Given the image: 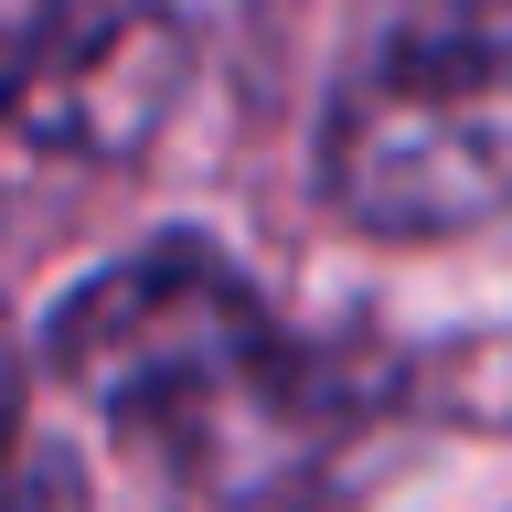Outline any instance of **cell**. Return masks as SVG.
I'll use <instances>...</instances> for the list:
<instances>
[{
    "label": "cell",
    "mask_w": 512,
    "mask_h": 512,
    "mask_svg": "<svg viewBox=\"0 0 512 512\" xmlns=\"http://www.w3.org/2000/svg\"><path fill=\"white\" fill-rule=\"evenodd\" d=\"M43 11L54 0H0V107H11V75L32 64V43H43Z\"/></svg>",
    "instance_id": "3957f363"
},
{
    "label": "cell",
    "mask_w": 512,
    "mask_h": 512,
    "mask_svg": "<svg viewBox=\"0 0 512 512\" xmlns=\"http://www.w3.org/2000/svg\"><path fill=\"white\" fill-rule=\"evenodd\" d=\"M0 470H11V352H0Z\"/></svg>",
    "instance_id": "277c9868"
},
{
    "label": "cell",
    "mask_w": 512,
    "mask_h": 512,
    "mask_svg": "<svg viewBox=\"0 0 512 512\" xmlns=\"http://www.w3.org/2000/svg\"><path fill=\"white\" fill-rule=\"evenodd\" d=\"M342 224L427 246L512 214V0H395L320 128Z\"/></svg>",
    "instance_id": "7a4b0ae2"
},
{
    "label": "cell",
    "mask_w": 512,
    "mask_h": 512,
    "mask_svg": "<svg viewBox=\"0 0 512 512\" xmlns=\"http://www.w3.org/2000/svg\"><path fill=\"white\" fill-rule=\"evenodd\" d=\"M43 363L75 406L150 448L203 512H288L342 438V395L320 352L288 342L256 278L192 235L96 267L43 320Z\"/></svg>",
    "instance_id": "6da1fadb"
}]
</instances>
